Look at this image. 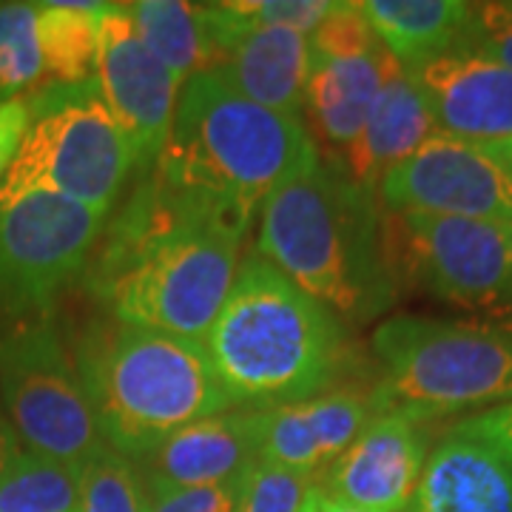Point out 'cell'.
<instances>
[{"label": "cell", "mask_w": 512, "mask_h": 512, "mask_svg": "<svg viewBox=\"0 0 512 512\" xmlns=\"http://www.w3.org/2000/svg\"><path fill=\"white\" fill-rule=\"evenodd\" d=\"M507 248H510V308H507V316L512 322V222H507Z\"/></svg>", "instance_id": "obj_37"}, {"label": "cell", "mask_w": 512, "mask_h": 512, "mask_svg": "<svg viewBox=\"0 0 512 512\" xmlns=\"http://www.w3.org/2000/svg\"><path fill=\"white\" fill-rule=\"evenodd\" d=\"M441 134L467 143L512 137V69L450 49L410 72Z\"/></svg>", "instance_id": "obj_16"}, {"label": "cell", "mask_w": 512, "mask_h": 512, "mask_svg": "<svg viewBox=\"0 0 512 512\" xmlns=\"http://www.w3.org/2000/svg\"><path fill=\"white\" fill-rule=\"evenodd\" d=\"M94 80L143 177L168 143L180 83L143 43L128 3H109L100 15Z\"/></svg>", "instance_id": "obj_11"}, {"label": "cell", "mask_w": 512, "mask_h": 512, "mask_svg": "<svg viewBox=\"0 0 512 512\" xmlns=\"http://www.w3.org/2000/svg\"><path fill=\"white\" fill-rule=\"evenodd\" d=\"M20 450V441L15 436V427H12V421L6 416V410H3V404H0V473L6 470V464L12 461V456Z\"/></svg>", "instance_id": "obj_35"}, {"label": "cell", "mask_w": 512, "mask_h": 512, "mask_svg": "<svg viewBox=\"0 0 512 512\" xmlns=\"http://www.w3.org/2000/svg\"><path fill=\"white\" fill-rule=\"evenodd\" d=\"M29 128V106L26 97H15L0 103V180L6 177L9 165L18 157L20 143Z\"/></svg>", "instance_id": "obj_33"}, {"label": "cell", "mask_w": 512, "mask_h": 512, "mask_svg": "<svg viewBox=\"0 0 512 512\" xmlns=\"http://www.w3.org/2000/svg\"><path fill=\"white\" fill-rule=\"evenodd\" d=\"M404 512H512V467L493 447L447 433Z\"/></svg>", "instance_id": "obj_19"}, {"label": "cell", "mask_w": 512, "mask_h": 512, "mask_svg": "<svg viewBox=\"0 0 512 512\" xmlns=\"http://www.w3.org/2000/svg\"><path fill=\"white\" fill-rule=\"evenodd\" d=\"M239 476L214 487H185V490L154 493L148 501V512H234L239 498Z\"/></svg>", "instance_id": "obj_31"}, {"label": "cell", "mask_w": 512, "mask_h": 512, "mask_svg": "<svg viewBox=\"0 0 512 512\" xmlns=\"http://www.w3.org/2000/svg\"><path fill=\"white\" fill-rule=\"evenodd\" d=\"M302 512H367L359 510V507H353V504H345V501H339V498H333L328 495L319 484H313L311 493L305 498V504H302Z\"/></svg>", "instance_id": "obj_34"}, {"label": "cell", "mask_w": 512, "mask_h": 512, "mask_svg": "<svg viewBox=\"0 0 512 512\" xmlns=\"http://www.w3.org/2000/svg\"><path fill=\"white\" fill-rule=\"evenodd\" d=\"M387 248L396 276L467 311H490L501 319L510 308L507 222L387 214Z\"/></svg>", "instance_id": "obj_10"}, {"label": "cell", "mask_w": 512, "mask_h": 512, "mask_svg": "<svg viewBox=\"0 0 512 512\" xmlns=\"http://www.w3.org/2000/svg\"><path fill=\"white\" fill-rule=\"evenodd\" d=\"M376 197L387 214L512 222V180L504 168L478 143L441 131L384 174Z\"/></svg>", "instance_id": "obj_12"}, {"label": "cell", "mask_w": 512, "mask_h": 512, "mask_svg": "<svg viewBox=\"0 0 512 512\" xmlns=\"http://www.w3.org/2000/svg\"><path fill=\"white\" fill-rule=\"evenodd\" d=\"M37 46L49 83H86L97 69V23L109 3H35Z\"/></svg>", "instance_id": "obj_23"}, {"label": "cell", "mask_w": 512, "mask_h": 512, "mask_svg": "<svg viewBox=\"0 0 512 512\" xmlns=\"http://www.w3.org/2000/svg\"><path fill=\"white\" fill-rule=\"evenodd\" d=\"M256 251L350 322H370L399 293L376 194L316 154L259 208Z\"/></svg>", "instance_id": "obj_2"}, {"label": "cell", "mask_w": 512, "mask_h": 512, "mask_svg": "<svg viewBox=\"0 0 512 512\" xmlns=\"http://www.w3.org/2000/svg\"><path fill=\"white\" fill-rule=\"evenodd\" d=\"M456 49H467L512 69V0L473 3L467 29Z\"/></svg>", "instance_id": "obj_29"}, {"label": "cell", "mask_w": 512, "mask_h": 512, "mask_svg": "<svg viewBox=\"0 0 512 512\" xmlns=\"http://www.w3.org/2000/svg\"><path fill=\"white\" fill-rule=\"evenodd\" d=\"M26 106L29 128L0 180V205L29 194H55L111 214L134 174V157L97 80L46 83L26 97Z\"/></svg>", "instance_id": "obj_7"}, {"label": "cell", "mask_w": 512, "mask_h": 512, "mask_svg": "<svg viewBox=\"0 0 512 512\" xmlns=\"http://www.w3.org/2000/svg\"><path fill=\"white\" fill-rule=\"evenodd\" d=\"M313 55L316 57H362L382 49L379 40L373 35L370 23L362 15L359 3L342 0L333 6L328 18L316 26L311 35Z\"/></svg>", "instance_id": "obj_28"}, {"label": "cell", "mask_w": 512, "mask_h": 512, "mask_svg": "<svg viewBox=\"0 0 512 512\" xmlns=\"http://www.w3.org/2000/svg\"><path fill=\"white\" fill-rule=\"evenodd\" d=\"M427 421L376 413L316 484L367 512H404L427 464Z\"/></svg>", "instance_id": "obj_14"}, {"label": "cell", "mask_w": 512, "mask_h": 512, "mask_svg": "<svg viewBox=\"0 0 512 512\" xmlns=\"http://www.w3.org/2000/svg\"><path fill=\"white\" fill-rule=\"evenodd\" d=\"M251 220L148 171L106 222L86 291L120 325L202 342L234 288Z\"/></svg>", "instance_id": "obj_1"}, {"label": "cell", "mask_w": 512, "mask_h": 512, "mask_svg": "<svg viewBox=\"0 0 512 512\" xmlns=\"http://www.w3.org/2000/svg\"><path fill=\"white\" fill-rule=\"evenodd\" d=\"M72 359L106 447L134 464L188 424L237 410L197 339L94 319L74 333Z\"/></svg>", "instance_id": "obj_4"}, {"label": "cell", "mask_w": 512, "mask_h": 512, "mask_svg": "<svg viewBox=\"0 0 512 512\" xmlns=\"http://www.w3.org/2000/svg\"><path fill=\"white\" fill-rule=\"evenodd\" d=\"M0 404L20 447L77 473L106 447L72 348L52 319L0 328Z\"/></svg>", "instance_id": "obj_8"}, {"label": "cell", "mask_w": 512, "mask_h": 512, "mask_svg": "<svg viewBox=\"0 0 512 512\" xmlns=\"http://www.w3.org/2000/svg\"><path fill=\"white\" fill-rule=\"evenodd\" d=\"M376 416L370 393L333 387L305 402L259 410V458L319 481Z\"/></svg>", "instance_id": "obj_15"}, {"label": "cell", "mask_w": 512, "mask_h": 512, "mask_svg": "<svg viewBox=\"0 0 512 512\" xmlns=\"http://www.w3.org/2000/svg\"><path fill=\"white\" fill-rule=\"evenodd\" d=\"M478 146L484 148L495 163L504 168V174L512 180V137L510 140H498V143H478Z\"/></svg>", "instance_id": "obj_36"}, {"label": "cell", "mask_w": 512, "mask_h": 512, "mask_svg": "<svg viewBox=\"0 0 512 512\" xmlns=\"http://www.w3.org/2000/svg\"><path fill=\"white\" fill-rule=\"evenodd\" d=\"M208 23L214 49L211 69L259 106L302 117L316 60L311 37L279 26H259L239 15L234 0L208 3Z\"/></svg>", "instance_id": "obj_13"}, {"label": "cell", "mask_w": 512, "mask_h": 512, "mask_svg": "<svg viewBox=\"0 0 512 512\" xmlns=\"http://www.w3.org/2000/svg\"><path fill=\"white\" fill-rule=\"evenodd\" d=\"M316 154L302 117L259 106L208 69L183 86L168 143L151 171L254 217Z\"/></svg>", "instance_id": "obj_5"}, {"label": "cell", "mask_w": 512, "mask_h": 512, "mask_svg": "<svg viewBox=\"0 0 512 512\" xmlns=\"http://www.w3.org/2000/svg\"><path fill=\"white\" fill-rule=\"evenodd\" d=\"M382 379L376 413L433 421L512 402L510 319H439L399 313L370 339Z\"/></svg>", "instance_id": "obj_6"}, {"label": "cell", "mask_w": 512, "mask_h": 512, "mask_svg": "<svg viewBox=\"0 0 512 512\" xmlns=\"http://www.w3.org/2000/svg\"><path fill=\"white\" fill-rule=\"evenodd\" d=\"M43 77L35 3H0V103Z\"/></svg>", "instance_id": "obj_26"}, {"label": "cell", "mask_w": 512, "mask_h": 512, "mask_svg": "<svg viewBox=\"0 0 512 512\" xmlns=\"http://www.w3.org/2000/svg\"><path fill=\"white\" fill-rule=\"evenodd\" d=\"M359 6L379 46L407 72L456 49L473 9L464 0H365Z\"/></svg>", "instance_id": "obj_21"}, {"label": "cell", "mask_w": 512, "mask_h": 512, "mask_svg": "<svg viewBox=\"0 0 512 512\" xmlns=\"http://www.w3.org/2000/svg\"><path fill=\"white\" fill-rule=\"evenodd\" d=\"M80 473L20 447L0 473V512H77Z\"/></svg>", "instance_id": "obj_24"}, {"label": "cell", "mask_w": 512, "mask_h": 512, "mask_svg": "<svg viewBox=\"0 0 512 512\" xmlns=\"http://www.w3.org/2000/svg\"><path fill=\"white\" fill-rule=\"evenodd\" d=\"M390 55L376 49L362 57H316L313 60L305 111L313 143L325 146L328 160H339L362 134L373 103L382 92Z\"/></svg>", "instance_id": "obj_20"}, {"label": "cell", "mask_w": 512, "mask_h": 512, "mask_svg": "<svg viewBox=\"0 0 512 512\" xmlns=\"http://www.w3.org/2000/svg\"><path fill=\"white\" fill-rule=\"evenodd\" d=\"M259 458V410H228L200 419L137 461L148 495L214 487L237 478Z\"/></svg>", "instance_id": "obj_17"}, {"label": "cell", "mask_w": 512, "mask_h": 512, "mask_svg": "<svg viewBox=\"0 0 512 512\" xmlns=\"http://www.w3.org/2000/svg\"><path fill=\"white\" fill-rule=\"evenodd\" d=\"M106 222V211L55 194L0 205V319H49L60 296L86 274Z\"/></svg>", "instance_id": "obj_9"}, {"label": "cell", "mask_w": 512, "mask_h": 512, "mask_svg": "<svg viewBox=\"0 0 512 512\" xmlns=\"http://www.w3.org/2000/svg\"><path fill=\"white\" fill-rule=\"evenodd\" d=\"M239 15L259 26H279L311 37L328 18L336 0H234Z\"/></svg>", "instance_id": "obj_30"}, {"label": "cell", "mask_w": 512, "mask_h": 512, "mask_svg": "<svg viewBox=\"0 0 512 512\" xmlns=\"http://www.w3.org/2000/svg\"><path fill=\"white\" fill-rule=\"evenodd\" d=\"M313 484L316 481L308 476L256 458L239 476V498L234 512H302Z\"/></svg>", "instance_id": "obj_27"}, {"label": "cell", "mask_w": 512, "mask_h": 512, "mask_svg": "<svg viewBox=\"0 0 512 512\" xmlns=\"http://www.w3.org/2000/svg\"><path fill=\"white\" fill-rule=\"evenodd\" d=\"M450 433L476 439L487 447H493L498 456L512 467V402L495 404L490 410H481L470 419L456 421Z\"/></svg>", "instance_id": "obj_32"}, {"label": "cell", "mask_w": 512, "mask_h": 512, "mask_svg": "<svg viewBox=\"0 0 512 512\" xmlns=\"http://www.w3.org/2000/svg\"><path fill=\"white\" fill-rule=\"evenodd\" d=\"M202 345L234 407L268 410L333 390L348 365L342 319L251 251Z\"/></svg>", "instance_id": "obj_3"}, {"label": "cell", "mask_w": 512, "mask_h": 512, "mask_svg": "<svg viewBox=\"0 0 512 512\" xmlns=\"http://www.w3.org/2000/svg\"><path fill=\"white\" fill-rule=\"evenodd\" d=\"M151 495L131 458L103 447L80 467L77 512H148Z\"/></svg>", "instance_id": "obj_25"}, {"label": "cell", "mask_w": 512, "mask_h": 512, "mask_svg": "<svg viewBox=\"0 0 512 512\" xmlns=\"http://www.w3.org/2000/svg\"><path fill=\"white\" fill-rule=\"evenodd\" d=\"M433 134H439V128L427 109V100L421 97L410 72L390 57L382 92L373 103L362 134L336 163L359 188L376 194L384 174L419 151Z\"/></svg>", "instance_id": "obj_18"}, {"label": "cell", "mask_w": 512, "mask_h": 512, "mask_svg": "<svg viewBox=\"0 0 512 512\" xmlns=\"http://www.w3.org/2000/svg\"><path fill=\"white\" fill-rule=\"evenodd\" d=\"M128 9L151 55L163 63L180 86H185L194 74L211 69L214 49L208 3L137 0L128 3Z\"/></svg>", "instance_id": "obj_22"}]
</instances>
